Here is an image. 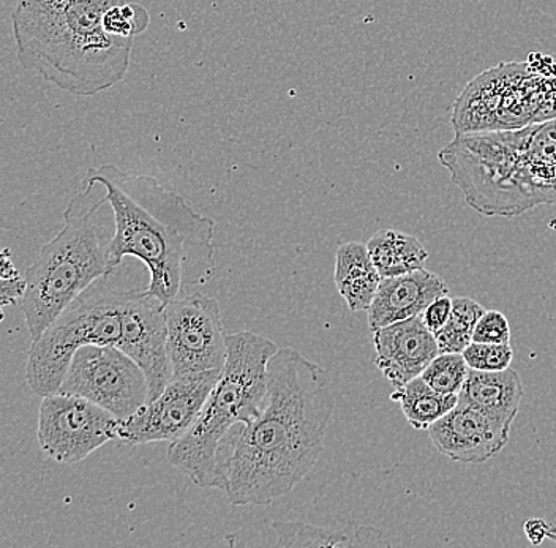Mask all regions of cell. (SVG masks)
Masks as SVG:
<instances>
[{
    "label": "cell",
    "instance_id": "obj_17",
    "mask_svg": "<svg viewBox=\"0 0 556 548\" xmlns=\"http://www.w3.org/2000/svg\"><path fill=\"white\" fill-rule=\"evenodd\" d=\"M523 398V384L514 369L481 372L469 369L467 381L458 392V402L479 409L498 421L513 425Z\"/></svg>",
    "mask_w": 556,
    "mask_h": 548
},
{
    "label": "cell",
    "instance_id": "obj_21",
    "mask_svg": "<svg viewBox=\"0 0 556 548\" xmlns=\"http://www.w3.org/2000/svg\"><path fill=\"white\" fill-rule=\"evenodd\" d=\"M485 314V308L469 297L452 300L451 317L434 334L440 353H464L472 342L476 324Z\"/></svg>",
    "mask_w": 556,
    "mask_h": 548
},
{
    "label": "cell",
    "instance_id": "obj_29",
    "mask_svg": "<svg viewBox=\"0 0 556 548\" xmlns=\"http://www.w3.org/2000/svg\"><path fill=\"white\" fill-rule=\"evenodd\" d=\"M3 318H5V315H3L2 305H0V324H2Z\"/></svg>",
    "mask_w": 556,
    "mask_h": 548
},
{
    "label": "cell",
    "instance_id": "obj_12",
    "mask_svg": "<svg viewBox=\"0 0 556 548\" xmlns=\"http://www.w3.org/2000/svg\"><path fill=\"white\" fill-rule=\"evenodd\" d=\"M222 372L173 377L162 394L119 421L117 439L127 446L149 443H174L189 432Z\"/></svg>",
    "mask_w": 556,
    "mask_h": 548
},
{
    "label": "cell",
    "instance_id": "obj_14",
    "mask_svg": "<svg viewBox=\"0 0 556 548\" xmlns=\"http://www.w3.org/2000/svg\"><path fill=\"white\" fill-rule=\"evenodd\" d=\"M374 345L375 366L395 390L420 377L440 354L437 339L420 315L378 329Z\"/></svg>",
    "mask_w": 556,
    "mask_h": 548
},
{
    "label": "cell",
    "instance_id": "obj_18",
    "mask_svg": "<svg viewBox=\"0 0 556 548\" xmlns=\"http://www.w3.org/2000/svg\"><path fill=\"white\" fill-rule=\"evenodd\" d=\"M333 280L337 291L353 314L370 308L381 276L368 255L367 245L348 242L337 248Z\"/></svg>",
    "mask_w": 556,
    "mask_h": 548
},
{
    "label": "cell",
    "instance_id": "obj_15",
    "mask_svg": "<svg viewBox=\"0 0 556 548\" xmlns=\"http://www.w3.org/2000/svg\"><path fill=\"white\" fill-rule=\"evenodd\" d=\"M446 294H450L446 282L426 267L386 277L367 310L368 328L375 332L394 322L419 317L434 300Z\"/></svg>",
    "mask_w": 556,
    "mask_h": 548
},
{
    "label": "cell",
    "instance_id": "obj_1",
    "mask_svg": "<svg viewBox=\"0 0 556 548\" xmlns=\"http://www.w3.org/2000/svg\"><path fill=\"white\" fill-rule=\"evenodd\" d=\"M336 411L332 378L298 349H277L267 364V397L242 430L226 468L232 506H269L294 490L325 449Z\"/></svg>",
    "mask_w": 556,
    "mask_h": 548
},
{
    "label": "cell",
    "instance_id": "obj_25",
    "mask_svg": "<svg viewBox=\"0 0 556 548\" xmlns=\"http://www.w3.org/2000/svg\"><path fill=\"white\" fill-rule=\"evenodd\" d=\"M472 342L495 343V345L510 343L509 321H507L502 311L485 310V314L482 315L478 324H476Z\"/></svg>",
    "mask_w": 556,
    "mask_h": 548
},
{
    "label": "cell",
    "instance_id": "obj_4",
    "mask_svg": "<svg viewBox=\"0 0 556 548\" xmlns=\"http://www.w3.org/2000/svg\"><path fill=\"white\" fill-rule=\"evenodd\" d=\"M226 362L194 424L169 443L168 460L201 488H226V468L267 397V364L277 345L255 332L226 335Z\"/></svg>",
    "mask_w": 556,
    "mask_h": 548
},
{
    "label": "cell",
    "instance_id": "obj_28",
    "mask_svg": "<svg viewBox=\"0 0 556 548\" xmlns=\"http://www.w3.org/2000/svg\"><path fill=\"white\" fill-rule=\"evenodd\" d=\"M20 270L12 262V252L9 248L0 250V280L20 279Z\"/></svg>",
    "mask_w": 556,
    "mask_h": 548
},
{
    "label": "cell",
    "instance_id": "obj_19",
    "mask_svg": "<svg viewBox=\"0 0 556 548\" xmlns=\"http://www.w3.org/2000/svg\"><path fill=\"white\" fill-rule=\"evenodd\" d=\"M365 245L381 279L424 269L429 259V252L422 242L408 232L378 231Z\"/></svg>",
    "mask_w": 556,
    "mask_h": 548
},
{
    "label": "cell",
    "instance_id": "obj_7",
    "mask_svg": "<svg viewBox=\"0 0 556 548\" xmlns=\"http://www.w3.org/2000/svg\"><path fill=\"white\" fill-rule=\"evenodd\" d=\"M551 55L530 54L527 62H503L476 76L454 102L455 133L517 130L544 123Z\"/></svg>",
    "mask_w": 556,
    "mask_h": 548
},
{
    "label": "cell",
    "instance_id": "obj_22",
    "mask_svg": "<svg viewBox=\"0 0 556 548\" xmlns=\"http://www.w3.org/2000/svg\"><path fill=\"white\" fill-rule=\"evenodd\" d=\"M277 547H356V537L340 530L307 523L274 522Z\"/></svg>",
    "mask_w": 556,
    "mask_h": 548
},
{
    "label": "cell",
    "instance_id": "obj_6",
    "mask_svg": "<svg viewBox=\"0 0 556 548\" xmlns=\"http://www.w3.org/2000/svg\"><path fill=\"white\" fill-rule=\"evenodd\" d=\"M116 272L90 284L33 343L26 378L30 391L38 397L59 391L73 354L81 346L121 348L125 302L131 286L122 283Z\"/></svg>",
    "mask_w": 556,
    "mask_h": 548
},
{
    "label": "cell",
    "instance_id": "obj_8",
    "mask_svg": "<svg viewBox=\"0 0 556 548\" xmlns=\"http://www.w3.org/2000/svg\"><path fill=\"white\" fill-rule=\"evenodd\" d=\"M528 127V125H527ZM527 127L517 130L455 133L440 152L472 209L485 215H514L530 211L520 186V152Z\"/></svg>",
    "mask_w": 556,
    "mask_h": 548
},
{
    "label": "cell",
    "instance_id": "obj_26",
    "mask_svg": "<svg viewBox=\"0 0 556 548\" xmlns=\"http://www.w3.org/2000/svg\"><path fill=\"white\" fill-rule=\"evenodd\" d=\"M452 311V297L450 294L446 296L438 297L434 300L426 310L422 311V321L424 324L427 326L430 332L437 334L444 324H446L447 319L451 317Z\"/></svg>",
    "mask_w": 556,
    "mask_h": 548
},
{
    "label": "cell",
    "instance_id": "obj_11",
    "mask_svg": "<svg viewBox=\"0 0 556 548\" xmlns=\"http://www.w3.org/2000/svg\"><path fill=\"white\" fill-rule=\"evenodd\" d=\"M119 419L78 395H47L38 411L41 450L55 463L75 464L117 439Z\"/></svg>",
    "mask_w": 556,
    "mask_h": 548
},
{
    "label": "cell",
    "instance_id": "obj_16",
    "mask_svg": "<svg viewBox=\"0 0 556 548\" xmlns=\"http://www.w3.org/2000/svg\"><path fill=\"white\" fill-rule=\"evenodd\" d=\"M519 168L530 209L556 203V119L528 125Z\"/></svg>",
    "mask_w": 556,
    "mask_h": 548
},
{
    "label": "cell",
    "instance_id": "obj_23",
    "mask_svg": "<svg viewBox=\"0 0 556 548\" xmlns=\"http://www.w3.org/2000/svg\"><path fill=\"white\" fill-rule=\"evenodd\" d=\"M469 367L462 353H440L420 377L440 394H458L467 381Z\"/></svg>",
    "mask_w": 556,
    "mask_h": 548
},
{
    "label": "cell",
    "instance_id": "obj_20",
    "mask_svg": "<svg viewBox=\"0 0 556 548\" xmlns=\"http://www.w3.org/2000/svg\"><path fill=\"white\" fill-rule=\"evenodd\" d=\"M391 398L399 402L406 421L416 430H429L430 425L458 404V394H440L422 377L392 392Z\"/></svg>",
    "mask_w": 556,
    "mask_h": 548
},
{
    "label": "cell",
    "instance_id": "obj_24",
    "mask_svg": "<svg viewBox=\"0 0 556 548\" xmlns=\"http://www.w3.org/2000/svg\"><path fill=\"white\" fill-rule=\"evenodd\" d=\"M462 354L469 369L481 370V372H500V370L509 369L514 359L510 343L495 345V343L471 342Z\"/></svg>",
    "mask_w": 556,
    "mask_h": 548
},
{
    "label": "cell",
    "instance_id": "obj_13",
    "mask_svg": "<svg viewBox=\"0 0 556 548\" xmlns=\"http://www.w3.org/2000/svg\"><path fill=\"white\" fill-rule=\"evenodd\" d=\"M509 424L458 402L429 426L438 453L458 463L481 464L502 453L509 443Z\"/></svg>",
    "mask_w": 556,
    "mask_h": 548
},
{
    "label": "cell",
    "instance_id": "obj_9",
    "mask_svg": "<svg viewBox=\"0 0 556 548\" xmlns=\"http://www.w3.org/2000/svg\"><path fill=\"white\" fill-rule=\"evenodd\" d=\"M58 392L86 398L119 421L134 416L149 398L141 367L111 345H85L73 354Z\"/></svg>",
    "mask_w": 556,
    "mask_h": 548
},
{
    "label": "cell",
    "instance_id": "obj_2",
    "mask_svg": "<svg viewBox=\"0 0 556 548\" xmlns=\"http://www.w3.org/2000/svg\"><path fill=\"white\" fill-rule=\"evenodd\" d=\"M87 177L106 189L114 214L108 265L116 272L134 256L149 270L146 288L163 304L184 290L211 282L215 265V224L198 214L186 197L165 189L155 177L131 175L114 165L90 169Z\"/></svg>",
    "mask_w": 556,
    "mask_h": 548
},
{
    "label": "cell",
    "instance_id": "obj_5",
    "mask_svg": "<svg viewBox=\"0 0 556 548\" xmlns=\"http://www.w3.org/2000/svg\"><path fill=\"white\" fill-rule=\"evenodd\" d=\"M85 182L65 209L64 228L40 248L24 277L21 310L33 343L83 291L110 273L113 209L102 183L90 177Z\"/></svg>",
    "mask_w": 556,
    "mask_h": 548
},
{
    "label": "cell",
    "instance_id": "obj_27",
    "mask_svg": "<svg viewBox=\"0 0 556 548\" xmlns=\"http://www.w3.org/2000/svg\"><path fill=\"white\" fill-rule=\"evenodd\" d=\"M26 291V280L23 277L13 280H0V305H15Z\"/></svg>",
    "mask_w": 556,
    "mask_h": 548
},
{
    "label": "cell",
    "instance_id": "obj_3",
    "mask_svg": "<svg viewBox=\"0 0 556 548\" xmlns=\"http://www.w3.org/2000/svg\"><path fill=\"white\" fill-rule=\"evenodd\" d=\"M122 0H16L17 62L75 97L124 81L135 38L113 36L104 15Z\"/></svg>",
    "mask_w": 556,
    "mask_h": 548
},
{
    "label": "cell",
    "instance_id": "obj_10",
    "mask_svg": "<svg viewBox=\"0 0 556 548\" xmlns=\"http://www.w3.org/2000/svg\"><path fill=\"white\" fill-rule=\"evenodd\" d=\"M165 319L173 377L224 370L228 348L215 297L204 293L180 296L165 305Z\"/></svg>",
    "mask_w": 556,
    "mask_h": 548
}]
</instances>
